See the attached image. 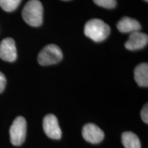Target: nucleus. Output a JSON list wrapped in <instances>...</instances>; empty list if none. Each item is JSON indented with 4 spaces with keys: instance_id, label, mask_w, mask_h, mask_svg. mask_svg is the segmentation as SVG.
Here are the masks:
<instances>
[{
    "instance_id": "obj_1",
    "label": "nucleus",
    "mask_w": 148,
    "mask_h": 148,
    "mask_svg": "<svg viewBox=\"0 0 148 148\" xmlns=\"http://www.w3.org/2000/svg\"><path fill=\"white\" fill-rule=\"evenodd\" d=\"M84 34L95 42H101L109 36L110 27L108 24L99 18H92L84 25Z\"/></svg>"
},
{
    "instance_id": "obj_2",
    "label": "nucleus",
    "mask_w": 148,
    "mask_h": 148,
    "mask_svg": "<svg viewBox=\"0 0 148 148\" xmlns=\"http://www.w3.org/2000/svg\"><path fill=\"white\" fill-rule=\"evenodd\" d=\"M43 8L38 0H29L25 5L22 10L23 20L28 25L33 27H38L42 23Z\"/></svg>"
},
{
    "instance_id": "obj_3",
    "label": "nucleus",
    "mask_w": 148,
    "mask_h": 148,
    "mask_svg": "<svg viewBox=\"0 0 148 148\" xmlns=\"http://www.w3.org/2000/svg\"><path fill=\"white\" fill-rule=\"evenodd\" d=\"M62 58V52L58 46L50 44L45 46L38 56V62L40 65L47 66L58 63Z\"/></svg>"
},
{
    "instance_id": "obj_4",
    "label": "nucleus",
    "mask_w": 148,
    "mask_h": 148,
    "mask_svg": "<svg viewBox=\"0 0 148 148\" xmlns=\"http://www.w3.org/2000/svg\"><path fill=\"white\" fill-rule=\"evenodd\" d=\"M26 130L27 123L25 118L17 116L10 128V141L12 145L18 146L23 143L26 136Z\"/></svg>"
},
{
    "instance_id": "obj_5",
    "label": "nucleus",
    "mask_w": 148,
    "mask_h": 148,
    "mask_svg": "<svg viewBox=\"0 0 148 148\" xmlns=\"http://www.w3.org/2000/svg\"><path fill=\"white\" fill-rule=\"evenodd\" d=\"M43 130L47 136L53 139H60L62 136V131L59 126L58 119L54 114L46 115L42 122Z\"/></svg>"
},
{
    "instance_id": "obj_6",
    "label": "nucleus",
    "mask_w": 148,
    "mask_h": 148,
    "mask_svg": "<svg viewBox=\"0 0 148 148\" xmlns=\"http://www.w3.org/2000/svg\"><path fill=\"white\" fill-rule=\"evenodd\" d=\"M17 57L15 42L11 38H4L0 43V58L6 62H14Z\"/></svg>"
},
{
    "instance_id": "obj_7",
    "label": "nucleus",
    "mask_w": 148,
    "mask_h": 148,
    "mask_svg": "<svg viewBox=\"0 0 148 148\" xmlns=\"http://www.w3.org/2000/svg\"><path fill=\"white\" fill-rule=\"evenodd\" d=\"M82 136L86 141L90 143H99L104 138L102 130L93 123H87L83 127Z\"/></svg>"
},
{
    "instance_id": "obj_8",
    "label": "nucleus",
    "mask_w": 148,
    "mask_h": 148,
    "mask_svg": "<svg viewBox=\"0 0 148 148\" xmlns=\"http://www.w3.org/2000/svg\"><path fill=\"white\" fill-rule=\"evenodd\" d=\"M148 42L147 35L140 31L131 33L128 40L125 42V47L131 51L138 50L147 45Z\"/></svg>"
},
{
    "instance_id": "obj_9",
    "label": "nucleus",
    "mask_w": 148,
    "mask_h": 148,
    "mask_svg": "<svg viewBox=\"0 0 148 148\" xmlns=\"http://www.w3.org/2000/svg\"><path fill=\"white\" fill-rule=\"evenodd\" d=\"M116 27L122 33H132L139 31L141 26L137 20L134 18L124 16L119 20L116 24Z\"/></svg>"
},
{
    "instance_id": "obj_10",
    "label": "nucleus",
    "mask_w": 148,
    "mask_h": 148,
    "mask_svg": "<svg viewBox=\"0 0 148 148\" xmlns=\"http://www.w3.org/2000/svg\"><path fill=\"white\" fill-rule=\"evenodd\" d=\"M134 76L139 86L147 87L148 86V64L146 62L140 63L136 66Z\"/></svg>"
},
{
    "instance_id": "obj_11",
    "label": "nucleus",
    "mask_w": 148,
    "mask_h": 148,
    "mask_svg": "<svg viewBox=\"0 0 148 148\" xmlns=\"http://www.w3.org/2000/svg\"><path fill=\"white\" fill-rule=\"evenodd\" d=\"M122 143L125 148H140V142L137 135L132 132H125L122 134Z\"/></svg>"
},
{
    "instance_id": "obj_12",
    "label": "nucleus",
    "mask_w": 148,
    "mask_h": 148,
    "mask_svg": "<svg viewBox=\"0 0 148 148\" xmlns=\"http://www.w3.org/2000/svg\"><path fill=\"white\" fill-rule=\"evenodd\" d=\"M21 0H0V6L6 12H12L16 10Z\"/></svg>"
},
{
    "instance_id": "obj_13",
    "label": "nucleus",
    "mask_w": 148,
    "mask_h": 148,
    "mask_svg": "<svg viewBox=\"0 0 148 148\" xmlns=\"http://www.w3.org/2000/svg\"><path fill=\"white\" fill-rule=\"evenodd\" d=\"M94 3L99 6L112 9L116 5V0H93Z\"/></svg>"
},
{
    "instance_id": "obj_14",
    "label": "nucleus",
    "mask_w": 148,
    "mask_h": 148,
    "mask_svg": "<svg viewBox=\"0 0 148 148\" xmlns=\"http://www.w3.org/2000/svg\"><path fill=\"white\" fill-rule=\"evenodd\" d=\"M140 116H141L142 119L145 123H148V107L147 103H146L145 106H143V109H142L141 112H140Z\"/></svg>"
},
{
    "instance_id": "obj_15",
    "label": "nucleus",
    "mask_w": 148,
    "mask_h": 148,
    "mask_svg": "<svg viewBox=\"0 0 148 148\" xmlns=\"http://www.w3.org/2000/svg\"><path fill=\"white\" fill-rule=\"evenodd\" d=\"M5 84H6V78L3 74L0 72V93L3 91Z\"/></svg>"
},
{
    "instance_id": "obj_16",
    "label": "nucleus",
    "mask_w": 148,
    "mask_h": 148,
    "mask_svg": "<svg viewBox=\"0 0 148 148\" xmlns=\"http://www.w3.org/2000/svg\"><path fill=\"white\" fill-rule=\"evenodd\" d=\"M144 1H147H147H148V0H144Z\"/></svg>"
}]
</instances>
